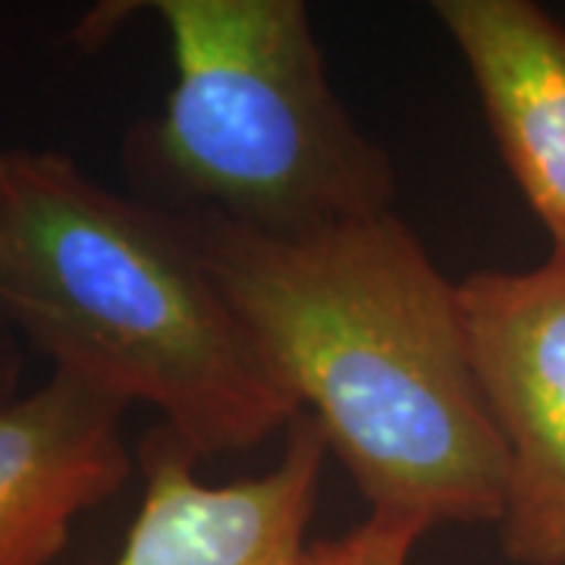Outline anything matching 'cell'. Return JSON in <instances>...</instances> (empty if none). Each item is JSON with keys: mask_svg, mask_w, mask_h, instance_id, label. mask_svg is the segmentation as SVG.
<instances>
[{"mask_svg": "<svg viewBox=\"0 0 565 565\" xmlns=\"http://www.w3.org/2000/svg\"><path fill=\"white\" fill-rule=\"evenodd\" d=\"M173 82L132 126L136 199L296 236L393 211L399 180L333 92L302 0H161Z\"/></svg>", "mask_w": 565, "mask_h": 565, "instance_id": "cell-3", "label": "cell"}, {"mask_svg": "<svg viewBox=\"0 0 565 565\" xmlns=\"http://www.w3.org/2000/svg\"><path fill=\"white\" fill-rule=\"evenodd\" d=\"M22 371H25V364H22L20 345L0 333V405L20 396Z\"/></svg>", "mask_w": 565, "mask_h": 565, "instance_id": "cell-9", "label": "cell"}, {"mask_svg": "<svg viewBox=\"0 0 565 565\" xmlns=\"http://www.w3.org/2000/svg\"><path fill=\"white\" fill-rule=\"evenodd\" d=\"M129 405L66 371L0 405V565H51L129 481Z\"/></svg>", "mask_w": 565, "mask_h": 565, "instance_id": "cell-6", "label": "cell"}, {"mask_svg": "<svg viewBox=\"0 0 565 565\" xmlns=\"http://www.w3.org/2000/svg\"><path fill=\"white\" fill-rule=\"evenodd\" d=\"M327 456L321 427L296 415L270 471L204 484L199 456L167 424H154L136 449L141 503L107 565H302Z\"/></svg>", "mask_w": 565, "mask_h": 565, "instance_id": "cell-5", "label": "cell"}, {"mask_svg": "<svg viewBox=\"0 0 565 565\" xmlns=\"http://www.w3.org/2000/svg\"><path fill=\"white\" fill-rule=\"evenodd\" d=\"M173 221L371 512L427 531L500 522L505 452L468 359L459 286L396 211L296 236Z\"/></svg>", "mask_w": 565, "mask_h": 565, "instance_id": "cell-1", "label": "cell"}, {"mask_svg": "<svg viewBox=\"0 0 565 565\" xmlns=\"http://www.w3.org/2000/svg\"><path fill=\"white\" fill-rule=\"evenodd\" d=\"M505 170L565 258V25L531 0H437Z\"/></svg>", "mask_w": 565, "mask_h": 565, "instance_id": "cell-7", "label": "cell"}, {"mask_svg": "<svg viewBox=\"0 0 565 565\" xmlns=\"http://www.w3.org/2000/svg\"><path fill=\"white\" fill-rule=\"evenodd\" d=\"M424 534L427 527L422 522L371 512L362 525L340 537L308 544L302 565H408Z\"/></svg>", "mask_w": 565, "mask_h": 565, "instance_id": "cell-8", "label": "cell"}, {"mask_svg": "<svg viewBox=\"0 0 565 565\" xmlns=\"http://www.w3.org/2000/svg\"><path fill=\"white\" fill-rule=\"evenodd\" d=\"M456 286L468 359L505 452L503 553L515 565H565V258L475 270Z\"/></svg>", "mask_w": 565, "mask_h": 565, "instance_id": "cell-4", "label": "cell"}, {"mask_svg": "<svg viewBox=\"0 0 565 565\" xmlns=\"http://www.w3.org/2000/svg\"><path fill=\"white\" fill-rule=\"evenodd\" d=\"M0 321L54 371L151 405L199 459L252 449L302 415L180 223L57 151H0Z\"/></svg>", "mask_w": 565, "mask_h": 565, "instance_id": "cell-2", "label": "cell"}]
</instances>
